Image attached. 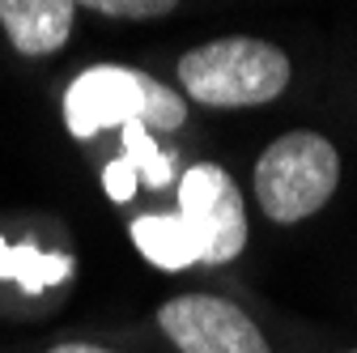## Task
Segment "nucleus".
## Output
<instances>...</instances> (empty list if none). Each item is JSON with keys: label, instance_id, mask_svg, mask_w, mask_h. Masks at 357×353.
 I'll use <instances>...</instances> for the list:
<instances>
[{"label": "nucleus", "instance_id": "obj_10", "mask_svg": "<svg viewBox=\"0 0 357 353\" xmlns=\"http://www.w3.org/2000/svg\"><path fill=\"white\" fill-rule=\"evenodd\" d=\"M77 5L94 9L102 17H123V22H149V17H166L178 0H77Z\"/></svg>", "mask_w": 357, "mask_h": 353}, {"label": "nucleus", "instance_id": "obj_1", "mask_svg": "<svg viewBox=\"0 0 357 353\" xmlns=\"http://www.w3.org/2000/svg\"><path fill=\"white\" fill-rule=\"evenodd\" d=\"M64 119L68 132L81 141L102 128H123V123L174 132L188 123V103L141 68L94 64L64 90Z\"/></svg>", "mask_w": 357, "mask_h": 353}, {"label": "nucleus", "instance_id": "obj_5", "mask_svg": "<svg viewBox=\"0 0 357 353\" xmlns=\"http://www.w3.org/2000/svg\"><path fill=\"white\" fill-rule=\"evenodd\" d=\"M158 328L178 353H273L243 306L208 294H183L162 302Z\"/></svg>", "mask_w": 357, "mask_h": 353}, {"label": "nucleus", "instance_id": "obj_13", "mask_svg": "<svg viewBox=\"0 0 357 353\" xmlns=\"http://www.w3.org/2000/svg\"><path fill=\"white\" fill-rule=\"evenodd\" d=\"M353 353H357V349H353Z\"/></svg>", "mask_w": 357, "mask_h": 353}, {"label": "nucleus", "instance_id": "obj_9", "mask_svg": "<svg viewBox=\"0 0 357 353\" xmlns=\"http://www.w3.org/2000/svg\"><path fill=\"white\" fill-rule=\"evenodd\" d=\"M119 137H123V158L137 166L141 183L153 188V192H162V188L174 179V158H166V153L153 145V137H149L145 123H123Z\"/></svg>", "mask_w": 357, "mask_h": 353}, {"label": "nucleus", "instance_id": "obj_11", "mask_svg": "<svg viewBox=\"0 0 357 353\" xmlns=\"http://www.w3.org/2000/svg\"><path fill=\"white\" fill-rule=\"evenodd\" d=\"M137 183H141V174H137V166H132L128 158H115L107 170H102V188H107V196L115 200V204H123V200H132V192H137Z\"/></svg>", "mask_w": 357, "mask_h": 353}, {"label": "nucleus", "instance_id": "obj_8", "mask_svg": "<svg viewBox=\"0 0 357 353\" xmlns=\"http://www.w3.org/2000/svg\"><path fill=\"white\" fill-rule=\"evenodd\" d=\"M73 273V260L68 255H47V251H34V247H9L0 243V277L17 281L26 294H38L56 281H64Z\"/></svg>", "mask_w": 357, "mask_h": 353}, {"label": "nucleus", "instance_id": "obj_4", "mask_svg": "<svg viewBox=\"0 0 357 353\" xmlns=\"http://www.w3.org/2000/svg\"><path fill=\"white\" fill-rule=\"evenodd\" d=\"M178 222L196 239L200 264H230L247 247V209L221 166L200 162L178 179Z\"/></svg>", "mask_w": 357, "mask_h": 353}, {"label": "nucleus", "instance_id": "obj_6", "mask_svg": "<svg viewBox=\"0 0 357 353\" xmlns=\"http://www.w3.org/2000/svg\"><path fill=\"white\" fill-rule=\"evenodd\" d=\"M77 0H0V26L22 56H52L73 34Z\"/></svg>", "mask_w": 357, "mask_h": 353}, {"label": "nucleus", "instance_id": "obj_12", "mask_svg": "<svg viewBox=\"0 0 357 353\" xmlns=\"http://www.w3.org/2000/svg\"><path fill=\"white\" fill-rule=\"evenodd\" d=\"M52 353H111V349H102V345H85V340H64V345H56Z\"/></svg>", "mask_w": 357, "mask_h": 353}, {"label": "nucleus", "instance_id": "obj_7", "mask_svg": "<svg viewBox=\"0 0 357 353\" xmlns=\"http://www.w3.org/2000/svg\"><path fill=\"white\" fill-rule=\"evenodd\" d=\"M132 243L137 251L158 264L166 273H183V269H196L200 264V251H196V239L188 234V226L178 222V213H145L132 222Z\"/></svg>", "mask_w": 357, "mask_h": 353}, {"label": "nucleus", "instance_id": "obj_3", "mask_svg": "<svg viewBox=\"0 0 357 353\" xmlns=\"http://www.w3.org/2000/svg\"><path fill=\"white\" fill-rule=\"evenodd\" d=\"M340 183V153L319 132H285L255 162V200L277 226L306 222Z\"/></svg>", "mask_w": 357, "mask_h": 353}, {"label": "nucleus", "instance_id": "obj_2", "mask_svg": "<svg viewBox=\"0 0 357 353\" xmlns=\"http://www.w3.org/2000/svg\"><path fill=\"white\" fill-rule=\"evenodd\" d=\"M178 85L204 107H259L289 85V56L251 34L213 38L178 60Z\"/></svg>", "mask_w": 357, "mask_h": 353}]
</instances>
